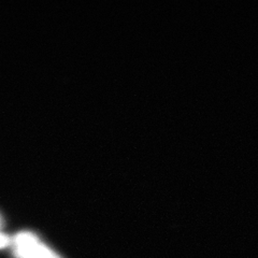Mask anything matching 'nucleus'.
I'll use <instances>...</instances> for the list:
<instances>
[{
	"mask_svg": "<svg viewBox=\"0 0 258 258\" xmlns=\"http://www.w3.org/2000/svg\"><path fill=\"white\" fill-rule=\"evenodd\" d=\"M15 258H61L29 231L16 233L11 240Z\"/></svg>",
	"mask_w": 258,
	"mask_h": 258,
	"instance_id": "obj_1",
	"label": "nucleus"
},
{
	"mask_svg": "<svg viewBox=\"0 0 258 258\" xmlns=\"http://www.w3.org/2000/svg\"><path fill=\"white\" fill-rule=\"evenodd\" d=\"M11 240L12 239L9 236H7L6 233L0 231V249L11 246Z\"/></svg>",
	"mask_w": 258,
	"mask_h": 258,
	"instance_id": "obj_2",
	"label": "nucleus"
},
{
	"mask_svg": "<svg viewBox=\"0 0 258 258\" xmlns=\"http://www.w3.org/2000/svg\"><path fill=\"white\" fill-rule=\"evenodd\" d=\"M3 219H2V215H0V228H2V226H3Z\"/></svg>",
	"mask_w": 258,
	"mask_h": 258,
	"instance_id": "obj_3",
	"label": "nucleus"
}]
</instances>
